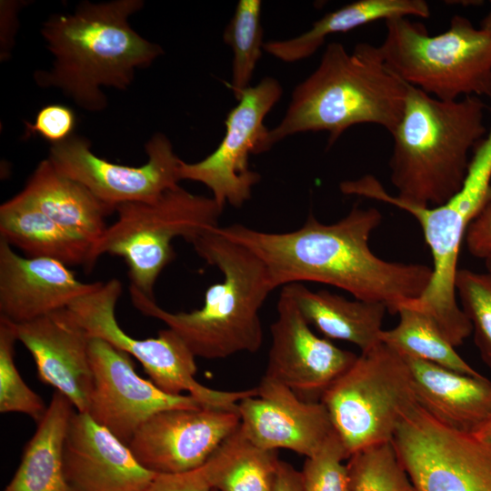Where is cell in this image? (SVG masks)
I'll list each match as a JSON object with an SVG mask.
<instances>
[{
	"instance_id": "cell-1",
	"label": "cell",
	"mask_w": 491,
	"mask_h": 491,
	"mask_svg": "<svg viewBox=\"0 0 491 491\" xmlns=\"http://www.w3.org/2000/svg\"><path fill=\"white\" fill-rule=\"evenodd\" d=\"M381 221L376 208L354 205L332 224L309 214L300 228L286 233L264 232L240 224L217 226L216 231L264 263L274 289L306 281L322 283L397 314L402 306L425 293L433 270L426 265L391 262L376 256L369 238Z\"/></svg>"
},
{
	"instance_id": "cell-2",
	"label": "cell",
	"mask_w": 491,
	"mask_h": 491,
	"mask_svg": "<svg viewBox=\"0 0 491 491\" xmlns=\"http://www.w3.org/2000/svg\"><path fill=\"white\" fill-rule=\"evenodd\" d=\"M143 5L142 0L85 1L73 14L50 16L42 35L55 60L49 71L35 73L37 85L60 89L87 111L105 109L103 86L126 89L135 69L164 53L130 26L128 18Z\"/></svg>"
},
{
	"instance_id": "cell-3",
	"label": "cell",
	"mask_w": 491,
	"mask_h": 491,
	"mask_svg": "<svg viewBox=\"0 0 491 491\" xmlns=\"http://www.w3.org/2000/svg\"><path fill=\"white\" fill-rule=\"evenodd\" d=\"M406 90L379 46L359 43L348 52L340 43H329L315 71L294 89L282 120L268 130L264 150L290 135L318 131L328 133L331 146L358 124H375L392 134Z\"/></svg>"
},
{
	"instance_id": "cell-4",
	"label": "cell",
	"mask_w": 491,
	"mask_h": 491,
	"mask_svg": "<svg viewBox=\"0 0 491 491\" xmlns=\"http://www.w3.org/2000/svg\"><path fill=\"white\" fill-rule=\"evenodd\" d=\"M216 227L191 242L196 254L223 274L222 282L206 289L200 309L171 313L129 286L131 301L138 311L164 322L195 357L206 359L260 349L263 328L259 312L274 290L264 263L246 247L221 235Z\"/></svg>"
},
{
	"instance_id": "cell-5",
	"label": "cell",
	"mask_w": 491,
	"mask_h": 491,
	"mask_svg": "<svg viewBox=\"0 0 491 491\" xmlns=\"http://www.w3.org/2000/svg\"><path fill=\"white\" fill-rule=\"evenodd\" d=\"M485 108L479 96L446 101L407 84L388 164L398 200L432 207L460 190L473 151L487 132Z\"/></svg>"
},
{
	"instance_id": "cell-6",
	"label": "cell",
	"mask_w": 491,
	"mask_h": 491,
	"mask_svg": "<svg viewBox=\"0 0 491 491\" xmlns=\"http://www.w3.org/2000/svg\"><path fill=\"white\" fill-rule=\"evenodd\" d=\"M379 45L385 62L405 83L446 101L489 95L491 32L455 15L445 32L430 35L408 17L386 21Z\"/></svg>"
},
{
	"instance_id": "cell-7",
	"label": "cell",
	"mask_w": 491,
	"mask_h": 491,
	"mask_svg": "<svg viewBox=\"0 0 491 491\" xmlns=\"http://www.w3.org/2000/svg\"><path fill=\"white\" fill-rule=\"evenodd\" d=\"M222 209L212 197L195 195L180 185L154 202H132L116 207L117 218L94 245L89 270L105 254L122 257L130 286L154 298L155 284L175 253L173 239L191 242L218 226Z\"/></svg>"
},
{
	"instance_id": "cell-8",
	"label": "cell",
	"mask_w": 491,
	"mask_h": 491,
	"mask_svg": "<svg viewBox=\"0 0 491 491\" xmlns=\"http://www.w3.org/2000/svg\"><path fill=\"white\" fill-rule=\"evenodd\" d=\"M320 402L347 459L361 449L392 441L404 413L416 402L408 365L380 342L361 352Z\"/></svg>"
},
{
	"instance_id": "cell-9",
	"label": "cell",
	"mask_w": 491,
	"mask_h": 491,
	"mask_svg": "<svg viewBox=\"0 0 491 491\" xmlns=\"http://www.w3.org/2000/svg\"><path fill=\"white\" fill-rule=\"evenodd\" d=\"M123 290L113 278L75 299L68 308L90 337H99L134 356L150 380L162 391L179 396L187 392L204 406L236 409L238 403L255 390L221 391L205 386L195 379V356L170 328L153 338L136 339L118 325L115 306Z\"/></svg>"
},
{
	"instance_id": "cell-10",
	"label": "cell",
	"mask_w": 491,
	"mask_h": 491,
	"mask_svg": "<svg viewBox=\"0 0 491 491\" xmlns=\"http://www.w3.org/2000/svg\"><path fill=\"white\" fill-rule=\"evenodd\" d=\"M392 442L416 491H491V446L445 426L416 402Z\"/></svg>"
},
{
	"instance_id": "cell-11",
	"label": "cell",
	"mask_w": 491,
	"mask_h": 491,
	"mask_svg": "<svg viewBox=\"0 0 491 491\" xmlns=\"http://www.w3.org/2000/svg\"><path fill=\"white\" fill-rule=\"evenodd\" d=\"M282 94V85L272 76H265L245 90L227 115L225 134L218 146L198 162L182 160L181 180L205 185L222 209L226 204L241 207L251 198L252 190L261 178L249 168V155L265 152L269 129L264 119Z\"/></svg>"
},
{
	"instance_id": "cell-12",
	"label": "cell",
	"mask_w": 491,
	"mask_h": 491,
	"mask_svg": "<svg viewBox=\"0 0 491 491\" xmlns=\"http://www.w3.org/2000/svg\"><path fill=\"white\" fill-rule=\"evenodd\" d=\"M145 149L148 156L145 164L118 165L95 155L86 138L72 135L51 145L48 159L60 174L85 186L115 212L125 203L154 202L179 185L182 160L168 137L156 133Z\"/></svg>"
},
{
	"instance_id": "cell-13",
	"label": "cell",
	"mask_w": 491,
	"mask_h": 491,
	"mask_svg": "<svg viewBox=\"0 0 491 491\" xmlns=\"http://www.w3.org/2000/svg\"><path fill=\"white\" fill-rule=\"evenodd\" d=\"M93 386L87 414L128 445L139 427L158 412L204 406L189 395H170L139 376L131 356L99 337H90Z\"/></svg>"
},
{
	"instance_id": "cell-14",
	"label": "cell",
	"mask_w": 491,
	"mask_h": 491,
	"mask_svg": "<svg viewBox=\"0 0 491 491\" xmlns=\"http://www.w3.org/2000/svg\"><path fill=\"white\" fill-rule=\"evenodd\" d=\"M239 424L237 409H167L146 420L127 446L153 473H184L203 466Z\"/></svg>"
},
{
	"instance_id": "cell-15",
	"label": "cell",
	"mask_w": 491,
	"mask_h": 491,
	"mask_svg": "<svg viewBox=\"0 0 491 491\" xmlns=\"http://www.w3.org/2000/svg\"><path fill=\"white\" fill-rule=\"evenodd\" d=\"M276 310L277 317L270 326L271 346L265 376L285 385L304 400L320 401L358 355L316 336L284 287Z\"/></svg>"
},
{
	"instance_id": "cell-16",
	"label": "cell",
	"mask_w": 491,
	"mask_h": 491,
	"mask_svg": "<svg viewBox=\"0 0 491 491\" xmlns=\"http://www.w3.org/2000/svg\"><path fill=\"white\" fill-rule=\"evenodd\" d=\"M256 395L237 405L240 428L256 446L288 449L306 458L316 455L334 428L320 401L300 398L280 382L264 376Z\"/></svg>"
},
{
	"instance_id": "cell-17",
	"label": "cell",
	"mask_w": 491,
	"mask_h": 491,
	"mask_svg": "<svg viewBox=\"0 0 491 491\" xmlns=\"http://www.w3.org/2000/svg\"><path fill=\"white\" fill-rule=\"evenodd\" d=\"M17 341L32 355L41 382L86 413L93 386L90 336L66 307L20 324L12 323Z\"/></svg>"
},
{
	"instance_id": "cell-18",
	"label": "cell",
	"mask_w": 491,
	"mask_h": 491,
	"mask_svg": "<svg viewBox=\"0 0 491 491\" xmlns=\"http://www.w3.org/2000/svg\"><path fill=\"white\" fill-rule=\"evenodd\" d=\"M63 464L75 491H145L155 476L138 463L126 444L76 410L67 428Z\"/></svg>"
},
{
	"instance_id": "cell-19",
	"label": "cell",
	"mask_w": 491,
	"mask_h": 491,
	"mask_svg": "<svg viewBox=\"0 0 491 491\" xmlns=\"http://www.w3.org/2000/svg\"><path fill=\"white\" fill-rule=\"evenodd\" d=\"M101 283L82 282L68 266L54 259L21 256L0 238V317L11 323L66 308Z\"/></svg>"
},
{
	"instance_id": "cell-20",
	"label": "cell",
	"mask_w": 491,
	"mask_h": 491,
	"mask_svg": "<svg viewBox=\"0 0 491 491\" xmlns=\"http://www.w3.org/2000/svg\"><path fill=\"white\" fill-rule=\"evenodd\" d=\"M416 403L437 422L475 435L491 417V381L404 356Z\"/></svg>"
},
{
	"instance_id": "cell-21",
	"label": "cell",
	"mask_w": 491,
	"mask_h": 491,
	"mask_svg": "<svg viewBox=\"0 0 491 491\" xmlns=\"http://www.w3.org/2000/svg\"><path fill=\"white\" fill-rule=\"evenodd\" d=\"M20 193L57 224L94 245L114 212L85 186L60 174L48 158L38 164Z\"/></svg>"
},
{
	"instance_id": "cell-22",
	"label": "cell",
	"mask_w": 491,
	"mask_h": 491,
	"mask_svg": "<svg viewBox=\"0 0 491 491\" xmlns=\"http://www.w3.org/2000/svg\"><path fill=\"white\" fill-rule=\"evenodd\" d=\"M0 238L26 257L82 265L89 270L94 244L57 224L21 193L0 206Z\"/></svg>"
},
{
	"instance_id": "cell-23",
	"label": "cell",
	"mask_w": 491,
	"mask_h": 491,
	"mask_svg": "<svg viewBox=\"0 0 491 491\" xmlns=\"http://www.w3.org/2000/svg\"><path fill=\"white\" fill-rule=\"evenodd\" d=\"M300 312L327 339L356 345L361 352L378 343L386 307L379 303L350 300L327 290L314 292L301 283L283 286Z\"/></svg>"
},
{
	"instance_id": "cell-24",
	"label": "cell",
	"mask_w": 491,
	"mask_h": 491,
	"mask_svg": "<svg viewBox=\"0 0 491 491\" xmlns=\"http://www.w3.org/2000/svg\"><path fill=\"white\" fill-rule=\"evenodd\" d=\"M75 411L66 396L54 392L45 415L3 491H75L65 478L63 464L64 443Z\"/></svg>"
},
{
	"instance_id": "cell-25",
	"label": "cell",
	"mask_w": 491,
	"mask_h": 491,
	"mask_svg": "<svg viewBox=\"0 0 491 491\" xmlns=\"http://www.w3.org/2000/svg\"><path fill=\"white\" fill-rule=\"evenodd\" d=\"M408 16L429 17V5L424 0H358L326 13L297 36L266 42L264 51L283 62L294 63L314 55L330 35L377 20Z\"/></svg>"
},
{
	"instance_id": "cell-26",
	"label": "cell",
	"mask_w": 491,
	"mask_h": 491,
	"mask_svg": "<svg viewBox=\"0 0 491 491\" xmlns=\"http://www.w3.org/2000/svg\"><path fill=\"white\" fill-rule=\"evenodd\" d=\"M277 453L254 445L238 427L202 466L217 491H271Z\"/></svg>"
},
{
	"instance_id": "cell-27",
	"label": "cell",
	"mask_w": 491,
	"mask_h": 491,
	"mask_svg": "<svg viewBox=\"0 0 491 491\" xmlns=\"http://www.w3.org/2000/svg\"><path fill=\"white\" fill-rule=\"evenodd\" d=\"M397 315V325L380 333L382 343L403 356L426 361L464 375L482 376L458 355L426 314L408 302L398 309Z\"/></svg>"
},
{
	"instance_id": "cell-28",
	"label": "cell",
	"mask_w": 491,
	"mask_h": 491,
	"mask_svg": "<svg viewBox=\"0 0 491 491\" xmlns=\"http://www.w3.org/2000/svg\"><path fill=\"white\" fill-rule=\"evenodd\" d=\"M262 2L240 0L225 28L223 40L233 52L231 89L236 100L250 85L264 50Z\"/></svg>"
},
{
	"instance_id": "cell-29",
	"label": "cell",
	"mask_w": 491,
	"mask_h": 491,
	"mask_svg": "<svg viewBox=\"0 0 491 491\" xmlns=\"http://www.w3.org/2000/svg\"><path fill=\"white\" fill-rule=\"evenodd\" d=\"M346 467L351 491H416L392 441L354 453Z\"/></svg>"
},
{
	"instance_id": "cell-30",
	"label": "cell",
	"mask_w": 491,
	"mask_h": 491,
	"mask_svg": "<svg viewBox=\"0 0 491 491\" xmlns=\"http://www.w3.org/2000/svg\"><path fill=\"white\" fill-rule=\"evenodd\" d=\"M15 341L12 323L0 317V412L22 413L38 424L47 407L41 396L25 384L15 366Z\"/></svg>"
},
{
	"instance_id": "cell-31",
	"label": "cell",
	"mask_w": 491,
	"mask_h": 491,
	"mask_svg": "<svg viewBox=\"0 0 491 491\" xmlns=\"http://www.w3.org/2000/svg\"><path fill=\"white\" fill-rule=\"evenodd\" d=\"M455 285L480 356L491 368V272L458 269Z\"/></svg>"
},
{
	"instance_id": "cell-32",
	"label": "cell",
	"mask_w": 491,
	"mask_h": 491,
	"mask_svg": "<svg viewBox=\"0 0 491 491\" xmlns=\"http://www.w3.org/2000/svg\"><path fill=\"white\" fill-rule=\"evenodd\" d=\"M345 449L334 433L301 471L306 491H351Z\"/></svg>"
},
{
	"instance_id": "cell-33",
	"label": "cell",
	"mask_w": 491,
	"mask_h": 491,
	"mask_svg": "<svg viewBox=\"0 0 491 491\" xmlns=\"http://www.w3.org/2000/svg\"><path fill=\"white\" fill-rule=\"evenodd\" d=\"M75 122V115L70 107L47 105L38 111L34 123L25 122V136L39 135L51 145L58 144L72 135Z\"/></svg>"
},
{
	"instance_id": "cell-34",
	"label": "cell",
	"mask_w": 491,
	"mask_h": 491,
	"mask_svg": "<svg viewBox=\"0 0 491 491\" xmlns=\"http://www.w3.org/2000/svg\"><path fill=\"white\" fill-rule=\"evenodd\" d=\"M203 466L184 473L155 474L145 491H212Z\"/></svg>"
},
{
	"instance_id": "cell-35",
	"label": "cell",
	"mask_w": 491,
	"mask_h": 491,
	"mask_svg": "<svg viewBox=\"0 0 491 491\" xmlns=\"http://www.w3.org/2000/svg\"><path fill=\"white\" fill-rule=\"evenodd\" d=\"M465 240L472 256L483 260L491 256V204L470 224Z\"/></svg>"
},
{
	"instance_id": "cell-36",
	"label": "cell",
	"mask_w": 491,
	"mask_h": 491,
	"mask_svg": "<svg viewBox=\"0 0 491 491\" xmlns=\"http://www.w3.org/2000/svg\"><path fill=\"white\" fill-rule=\"evenodd\" d=\"M1 59L10 55L11 42L17 27L16 14L20 4L16 1L1 2Z\"/></svg>"
},
{
	"instance_id": "cell-37",
	"label": "cell",
	"mask_w": 491,
	"mask_h": 491,
	"mask_svg": "<svg viewBox=\"0 0 491 491\" xmlns=\"http://www.w3.org/2000/svg\"><path fill=\"white\" fill-rule=\"evenodd\" d=\"M271 491H306L301 471L279 460Z\"/></svg>"
},
{
	"instance_id": "cell-38",
	"label": "cell",
	"mask_w": 491,
	"mask_h": 491,
	"mask_svg": "<svg viewBox=\"0 0 491 491\" xmlns=\"http://www.w3.org/2000/svg\"><path fill=\"white\" fill-rule=\"evenodd\" d=\"M477 439L491 446V417L490 419L475 434Z\"/></svg>"
},
{
	"instance_id": "cell-39",
	"label": "cell",
	"mask_w": 491,
	"mask_h": 491,
	"mask_svg": "<svg viewBox=\"0 0 491 491\" xmlns=\"http://www.w3.org/2000/svg\"><path fill=\"white\" fill-rule=\"evenodd\" d=\"M481 28L486 31L491 32V9L486 15V16L483 19L481 23Z\"/></svg>"
},
{
	"instance_id": "cell-40",
	"label": "cell",
	"mask_w": 491,
	"mask_h": 491,
	"mask_svg": "<svg viewBox=\"0 0 491 491\" xmlns=\"http://www.w3.org/2000/svg\"><path fill=\"white\" fill-rule=\"evenodd\" d=\"M485 266L486 267V271L491 272V256L484 259Z\"/></svg>"
},
{
	"instance_id": "cell-41",
	"label": "cell",
	"mask_w": 491,
	"mask_h": 491,
	"mask_svg": "<svg viewBox=\"0 0 491 491\" xmlns=\"http://www.w3.org/2000/svg\"><path fill=\"white\" fill-rule=\"evenodd\" d=\"M212 491H217V490H215V489H213Z\"/></svg>"
}]
</instances>
